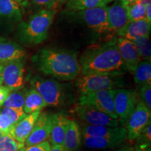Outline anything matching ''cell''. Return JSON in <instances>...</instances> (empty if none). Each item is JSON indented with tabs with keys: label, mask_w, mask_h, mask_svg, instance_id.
<instances>
[{
	"label": "cell",
	"mask_w": 151,
	"mask_h": 151,
	"mask_svg": "<svg viewBox=\"0 0 151 151\" xmlns=\"http://www.w3.org/2000/svg\"><path fill=\"white\" fill-rule=\"evenodd\" d=\"M150 120L151 110L142 102L139 101L126 123L128 140L134 141L143 129L150 123Z\"/></svg>",
	"instance_id": "30bf717a"
},
{
	"label": "cell",
	"mask_w": 151,
	"mask_h": 151,
	"mask_svg": "<svg viewBox=\"0 0 151 151\" xmlns=\"http://www.w3.org/2000/svg\"><path fill=\"white\" fill-rule=\"evenodd\" d=\"M82 132L75 120H70L64 138L63 146L68 151H78L81 146Z\"/></svg>",
	"instance_id": "44dd1931"
},
{
	"label": "cell",
	"mask_w": 151,
	"mask_h": 151,
	"mask_svg": "<svg viewBox=\"0 0 151 151\" xmlns=\"http://www.w3.org/2000/svg\"><path fill=\"white\" fill-rule=\"evenodd\" d=\"M118 151H137L135 148H132V147H127V148H121Z\"/></svg>",
	"instance_id": "60d3db41"
},
{
	"label": "cell",
	"mask_w": 151,
	"mask_h": 151,
	"mask_svg": "<svg viewBox=\"0 0 151 151\" xmlns=\"http://www.w3.org/2000/svg\"><path fill=\"white\" fill-rule=\"evenodd\" d=\"M83 137L85 146L92 149L114 148L120 146L126 139L120 138H99V137Z\"/></svg>",
	"instance_id": "603a6c76"
},
{
	"label": "cell",
	"mask_w": 151,
	"mask_h": 151,
	"mask_svg": "<svg viewBox=\"0 0 151 151\" xmlns=\"http://www.w3.org/2000/svg\"><path fill=\"white\" fill-rule=\"evenodd\" d=\"M25 54V50L21 45L5 37H0V62L24 58Z\"/></svg>",
	"instance_id": "ac0fdd59"
},
{
	"label": "cell",
	"mask_w": 151,
	"mask_h": 151,
	"mask_svg": "<svg viewBox=\"0 0 151 151\" xmlns=\"http://www.w3.org/2000/svg\"><path fill=\"white\" fill-rule=\"evenodd\" d=\"M135 3H139L146 7L149 5H151V0H138Z\"/></svg>",
	"instance_id": "f35d334b"
},
{
	"label": "cell",
	"mask_w": 151,
	"mask_h": 151,
	"mask_svg": "<svg viewBox=\"0 0 151 151\" xmlns=\"http://www.w3.org/2000/svg\"><path fill=\"white\" fill-rule=\"evenodd\" d=\"M30 84L39 92L47 106L59 108L67 102V89L58 80L35 76L30 80Z\"/></svg>",
	"instance_id": "277c9868"
},
{
	"label": "cell",
	"mask_w": 151,
	"mask_h": 151,
	"mask_svg": "<svg viewBox=\"0 0 151 151\" xmlns=\"http://www.w3.org/2000/svg\"><path fill=\"white\" fill-rule=\"evenodd\" d=\"M13 127L10 118L4 114L0 113V129L2 134H9Z\"/></svg>",
	"instance_id": "e575fe53"
},
{
	"label": "cell",
	"mask_w": 151,
	"mask_h": 151,
	"mask_svg": "<svg viewBox=\"0 0 151 151\" xmlns=\"http://www.w3.org/2000/svg\"><path fill=\"white\" fill-rule=\"evenodd\" d=\"M50 148V144L48 141H45L38 144L32 145L29 146H24L22 151H49Z\"/></svg>",
	"instance_id": "836d02e7"
},
{
	"label": "cell",
	"mask_w": 151,
	"mask_h": 151,
	"mask_svg": "<svg viewBox=\"0 0 151 151\" xmlns=\"http://www.w3.org/2000/svg\"><path fill=\"white\" fill-rule=\"evenodd\" d=\"M69 15L96 32L108 33L107 6L69 12Z\"/></svg>",
	"instance_id": "52a82bcc"
},
{
	"label": "cell",
	"mask_w": 151,
	"mask_h": 151,
	"mask_svg": "<svg viewBox=\"0 0 151 151\" xmlns=\"http://www.w3.org/2000/svg\"><path fill=\"white\" fill-rule=\"evenodd\" d=\"M24 146L9 134H2L0 137V151H19Z\"/></svg>",
	"instance_id": "f546056e"
},
{
	"label": "cell",
	"mask_w": 151,
	"mask_h": 151,
	"mask_svg": "<svg viewBox=\"0 0 151 151\" xmlns=\"http://www.w3.org/2000/svg\"><path fill=\"white\" fill-rule=\"evenodd\" d=\"M81 73L121 76L127 71L119 54L116 37L103 44L91 46L79 59Z\"/></svg>",
	"instance_id": "7a4b0ae2"
},
{
	"label": "cell",
	"mask_w": 151,
	"mask_h": 151,
	"mask_svg": "<svg viewBox=\"0 0 151 151\" xmlns=\"http://www.w3.org/2000/svg\"><path fill=\"white\" fill-rule=\"evenodd\" d=\"M70 120V119L62 113H56L52 131L48 137V141L50 146H63L64 138Z\"/></svg>",
	"instance_id": "ffe728a7"
},
{
	"label": "cell",
	"mask_w": 151,
	"mask_h": 151,
	"mask_svg": "<svg viewBox=\"0 0 151 151\" xmlns=\"http://www.w3.org/2000/svg\"><path fill=\"white\" fill-rule=\"evenodd\" d=\"M41 113V111H38L26 114L24 118L13 126L9 132V134L12 136L19 143L24 144L26 139L32 131L35 122Z\"/></svg>",
	"instance_id": "2e32d148"
},
{
	"label": "cell",
	"mask_w": 151,
	"mask_h": 151,
	"mask_svg": "<svg viewBox=\"0 0 151 151\" xmlns=\"http://www.w3.org/2000/svg\"><path fill=\"white\" fill-rule=\"evenodd\" d=\"M32 62L41 73L58 81L74 80L81 73L77 53L67 49L44 47L34 55Z\"/></svg>",
	"instance_id": "6da1fadb"
},
{
	"label": "cell",
	"mask_w": 151,
	"mask_h": 151,
	"mask_svg": "<svg viewBox=\"0 0 151 151\" xmlns=\"http://www.w3.org/2000/svg\"><path fill=\"white\" fill-rule=\"evenodd\" d=\"M22 89L11 90L8 97L5 99L2 106L16 109H23L25 90Z\"/></svg>",
	"instance_id": "484cf974"
},
{
	"label": "cell",
	"mask_w": 151,
	"mask_h": 151,
	"mask_svg": "<svg viewBox=\"0 0 151 151\" xmlns=\"http://www.w3.org/2000/svg\"><path fill=\"white\" fill-rule=\"evenodd\" d=\"M20 4L15 0H0V21L17 23L22 21Z\"/></svg>",
	"instance_id": "d6986e66"
},
{
	"label": "cell",
	"mask_w": 151,
	"mask_h": 151,
	"mask_svg": "<svg viewBox=\"0 0 151 151\" xmlns=\"http://www.w3.org/2000/svg\"><path fill=\"white\" fill-rule=\"evenodd\" d=\"M113 101L119 122L122 125H125L132 112L139 101L138 93L131 90L117 88L115 89Z\"/></svg>",
	"instance_id": "ba28073f"
},
{
	"label": "cell",
	"mask_w": 151,
	"mask_h": 151,
	"mask_svg": "<svg viewBox=\"0 0 151 151\" xmlns=\"http://www.w3.org/2000/svg\"><path fill=\"white\" fill-rule=\"evenodd\" d=\"M55 116L56 113H41L32 131L24 142V146H32L48 140L55 120Z\"/></svg>",
	"instance_id": "7c38bea8"
},
{
	"label": "cell",
	"mask_w": 151,
	"mask_h": 151,
	"mask_svg": "<svg viewBox=\"0 0 151 151\" xmlns=\"http://www.w3.org/2000/svg\"><path fill=\"white\" fill-rule=\"evenodd\" d=\"M47 105L40 94L33 87L25 89V97L23 111L26 114H29L38 111H41Z\"/></svg>",
	"instance_id": "7402d4cb"
},
{
	"label": "cell",
	"mask_w": 151,
	"mask_h": 151,
	"mask_svg": "<svg viewBox=\"0 0 151 151\" xmlns=\"http://www.w3.org/2000/svg\"><path fill=\"white\" fill-rule=\"evenodd\" d=\"M136 141L135 148L137 151H150L151 146V124L149 123L143 129Z\"/></svg>",
	"instance_id": "83f0119b"
},
{
	"label": "cell",
	"mask_w": 151,
	"mask_h": 151,
	"mask_svg": "<svg viewBox=\"0 0 151 151\" xmlns=\"http://www.w3.org/2000/svg\"><path fill=\"white\" fill-rule=\"evenodd\" d=\"M2 85V78H1V62H0V86Z\"/></svg>",
	"instance_id": "b9f144b4"
},
{
	"label": "cell",
	"mask_w": 151,
	"mask_h": 151,
	"mask_svg": "<svg viewBox=\"0 0 151 151\" xmlns=\"http://www.w3.org/2000/svg\"><path fill=\"white\" fill-rule=\"evenodd\" d=\"M11 90H11L8 87L5 86L4 85H1L0 86V107L2 106L5 99L8 97Z\"/></svg>",
	"instance_id": "d590c367"
},
{
	"label": "cell",
	"mask_w": 151,
	"mask_h": 151,
	"mask_svg": "<svg viewBox=\"0 0 151 151\" xmlns=\"http://www.w3.org/2000/svg\"><path fill=\"white\" fill-rule=\"evenodd\" d=\"M69 0H58V2L60 3H67Z\"/></svg>",
	"instance_id": "7bdbcfd3"
},
{
	"label": "cell",
	"mask_w": 151,
	"mask_h": 151,
	"mask_svg": "<svg viewBox=\"0 0 151 151\" xmlns=\"http://www.w3.org/2000/svg\"><path fill=\"white\" fill-rule=\"evenodd\" d=\"M49 151H68L64 146L62 145H55L50 146V148Z\"/></svg>",
	"instance_id": "8d00e7d4"
},
{
	"label": "cell",
	"mask_w": 151,
	"mask_h": 151,
	"mask_svg": "<svg viewBox=\"0 0 151 151\" xmlns=\"http://www.w3.org/2000/svg\"><path fill=\"white\" fill-rule=\"evenodd\" d=\"M74 112L80 120L85 124L93 125H105L109 127H118L120 122L117 119L113 118L99 109L92 106L77 104Z\"/></svg>",
	"instance_id": "8fae6325"
},
{
	"label": "cell",
	"mask_w": 151,
	"mask_h": 151,
	"mask_svg": "<svg viewBox=\"0 0 151 151\" xmlns=\"http://www.w3.org/2000/svg\"><path fill=\"white\" fill-rule=\"evenodd\" d=\"M0 113L6 115L10 118L13 126L26 116V113L24 112L23 109H16L4 106L1 107Z\"/></svg>",
	"instance_id": "1f68e13d"
},
{
	"label": "cell",
	"mask_w": 151,
	"mask_h": 151,
	"mask_svg": "<svg viewBox=\"0 0 151 151\" xmlns=\"http://www.w3.org/2000/svg\"><path fill=\"white\" fill-rule=\"evenodd\" d=\"M138 96L139 101L142 102L151 110V85H143L140 86Z\"/></svg>",
	"instance_id": "d6a6232c"
},
{
	"label": "cell",
	"mask_w": 151,
	"mask_h": 151,
	"mask_svg": "<svg viewBox=\"0 0 151 151\" xmlns=\"http://www.w3.org/2000/svg\"><path fill=\"white\" fill-rule=\"evenodd\" d=\"M116 43L126 70L132 74L141 60L135 45L132 41L119 37L116 38Z\"/></svg>",
	"instance_id": "4fadbf2b"
},
{
	"label": "cell",
	"mask_w": 151,
	"mask_h": 151,
	"mask_svg": "<svg viewBox=\"0 0 151 151\" xmlns=\"http://www.w3.org/2000/svg\"><path fill=\"white\" fill-rule=\"evenodd\" d=\"M151 22L146 19L135 21H129L116 35L119 37L132 41L139 37H150Z\"/></svg>",
	"instance_id": "e0dca14e"
},
{
	"label": "cell",
	"mask_w": 151,
	"mask_h": 151,
	"mask_svg": "<svg viewBox=\"0 0 151 151\" xmlns=\"http://www.w3.org/2000/svg\"><path fill=\"white\" fill-rule=\"evenodd\" d=\"M120 1L124 4H129L137 2L138 0H120Z\"/></svg>",
	"instance_id": "ab89813d"
},
{
	"label": "cell",
	"mask_w": 151,
	"mask_h": 151,
	"mask_svg": "<svg viewBox=\"0 0 151 151\" xmlns=\"http://www.w3.org/2000/svg\"><path fill=\"white\" fill-rule=\"evenodd\" d=\"M129 22L125 6L120 0L107 6L108 33H117Z\"/></svg>",
	"instance_id": "5bb4252c"
},
{
	"label": "cell",
	"mask_w": 151,
	"mask_h": 151,
	"mask_svg": "<svg viewBox=\"0 0 151 151\" xmlns=\"http://www.w3.org/2000/svg\"><path fill=\"white\" fill-rule=\"evenodd\" d=\"M19 151H22V149H20V150H19Z\"/></svg>",
	"instance_id": "bcb514c9"
},
{
	"label": "cell",
	"mask_w": 151,
	"mask_h": 151,
	"mask_svg": "<svg viewBox=\"0 0 151 151\" xmlns=\"http://www.w3.org/2000/svg\"><path fill=\"white\" fill-rule=\"evenodd\" d=\"M120 77L101 74L85 75L77 79L76 86L80 94L114 90L123 86Z\"/></svg>",
	"instance_id": "5b68a950"
},
{
	"label": "cell",
	"mask_w": 151,
	"mask_h": 151,
	"mask_svg": "<svg viewBox=\"0 0 151 151\" xmlns=\"http://www.w3.org/2000/svg\"><path fill=\"white\" fill-rule=\"evenodd\" d=\"M114 93L115 89L81 93L79 96L78 104L92 106L113 118L118 120L113 101Z\"/></svg>",
	"instance_id": "8992f818"
},
{
	"label": "cell",
	"mask_w": 151,
	"mask_h": 151,
	"mask_svg": "<svg viewBox=\"0 0 151 151\" xmlns=\"http://www.w3.org/2000/svg\"><path fill=\"white\" fill-rule=\"evenodd\" d=\"M15 1H16L17 3L19 4L20 5V4H21V3L22 2V1H23V0H15Z\"/></svg>",
	"instance_id": "ee69618b"
},
{
	"label": "cell",
	"mask_w": 151,
	"mask_h": 151,
	"mask_svg": "<svg viewBox=\"0 0 151 151\" xmlns=\"http://www.w3.org/2000/svg\"><path fill=\"white\" fill-rule=\"evenodd\" d=\"M115 0H69L67 2V10L69 12H75L97 7L108 6Z\"/></svg>",
	"instance_id": "cb8c5ba5"
},
{
	"label": "cell",
	"mask_w": 151,
	"mask_h": 151,
	"mask_svg": "<svg viewBox=\"0 0 151 151\" xmlns=\"http://www.w3.org/2000/svg\"><path fill=\"white\" fill-rule=\"evenodd\" d=\"M132 41L135 45L141 60H151V42L150 37H139Z\"/></svg>",
	"instance_id": "4316f807"
},
{
	"label": "cell",
	"mask_w": 151,
	"mask_h": 151,
	"mask_svg": "<svg viewBox=\"0 0 151 151\" xmlns=\"http://www.w3.org/2000/svg\"><path fill=\"white\" fill-rule=\"evenodd\" d=\"M132 74L138 86L151 85V60H141Z\"/></svg>",
	"instance_id": "d4e9b609"
},
{
	"label": "cell",
	"mask_w": 151,
	"mask_h": 151,
	"mask_svg": "<svg viewBox=\"0 0 151 151\" xmlns=\"http://www.w3.org/2000/svg\"><path fill=\"white\" fill-rule=\"evenodd\" d=\"M58 0H23L21 4L23 6H35L48 10H55Z\"/></svg>",
	"instance_id": "4dcf8cb0"
},
{
	"label": "cell",
	"mask_w": 151,
	"mask_h": 151,
	"mask_svg": "<svg viewBox=\"0 0 151 151\" xmlns=\"http://www.w3.org/2000/svg\"><path fill=\"white\" fill-rule=\"evenodd\" d=\"M81 132L83 137L127 139L126 128L120 126L113 127L105 125H93L83 123Z\"/></svg>",
	"instance_id": "9a60e30c"
},
{
	"label": "cell",
	"mask_w": 151,
	"mask_h": 151,
	"mask_svg": "<svg viewBox=\"0 0 151 151\" xmlns=\"http://www.w3.org/2000/svg\"><path fill=\"white\" fill-rule=\"evenodd\" d=\"M55 14V10L41 9L31 15L27 20L20 22L16 32L18 40L26 46L43 43L48 37Z\"/></svg>",
	"instance_id": "3957f363"
},
{
	"label": "cell",
	"mask_w": 151,
	"mask_h": 151,
	"mask_svg": "<svg viewBox=\"0 0 151 151\" xmlns=\"http://www.w3.org/2000/svg\"><path fill=\"white\" fill-rule=\"evenodd\" d=\"M24 73V58L1 62L2 83L11 90H20L23 88Z\"/></svg>",
	"instance_id": "9c48e42d"
},
{
	"label": "cell",
	"mask_w": 151,
	"mask_h": 151,
	"mask_svg": "<svg viewBox=\"0 0 151 151\" xmlns=\"http://www.w3.org/2000/svg\"><path fill=\"white\" fill-rule=\"evenodd\" d=\"M2 135V132H1V129H0V137H1V136Z\"/></svg>",
	"instance_id": "f6af8a7d"
},
{
	"label": "cell",
	"mask_w": 151,
	"mask_h": 151,
	"mask_svg": "<svg viewBox=\"0 0 151 151\" xmlns=\"http://www.w3.org/2000/svg\"><path fill=\"white\" fill-rule=\"evenodd\" d=\"M146 20L151 22V5L146 7Z\"/></svg>",
	"instance_id": "74e56055"
},
{
	"label": "cell",
	"mask_w": 151,
	"mask_h": 151,
	"mask_svg": "<svg viewBox=\"0 0 151 151\" xmlns=\"http://www.w3.org/2000/svg\"><path fill=\"white\" fill-rule=\"evenodd\" d=\"M127 10L129 21H135L146 19V6L139 3L124 4Z\"/></svg>",
	"instance_id": "f1b7e54d"
}]
</instances>
